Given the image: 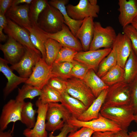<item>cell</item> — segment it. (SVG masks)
<instances>
[{
  "instance_id": "816d5d0a",
  "label": "cell",
  "mask_w": 137,
  "mask_h": 137,
  "mask_svg": "<svg viewBox=\"0 0 137 137\" xmlns=\"http://www.w3.org/2000/svg\"><path fill=\"white\" fill-rule=\"evenodd\" d=\"M134 121L136 123L137 126V114L134 115Z\"/></svg>"
},
{
  "instance_id": "7402d4cb",
  "label": "cell",
  "mask_w": 137,
  "mask_h": 137,
  "mask_svg": "<svg viewBox=\"0 0 137 137\" xmlns=\"http://www.w3.org/2000/svg\"><path fill=\"white\" fill-rule=\"evenodd\" d=\"M49 5L58 9L62 14L65 24L75 36L81 26L83 20H74L68 15L66 6L69 2L68 0H51L48 1Z\"/></svg>"
},
{
  "instance_id": "f1b7e54d",
  "label": "cell",
  "mask_w": 137,
  "mask_h": 137,
  "mask_svg": "<svg viewBox=\"0 0 137 137\" xmlns=\"http://www.w3.org/2000/svg\"><path fill=\"white\" fill-rule=\"evenodd\" d=\"M44 45L46 52L45 61L48 65L52 66L62 47L57 41L50 38L47 39Z\"/></svg>"
},
{
  "instance_id": "d6a6232c",
  "label": "cell",
  "mask_w": 137,
  "mask_h": 137,
  "mask_svg": "<svg viewBox=\"0 0 137 137\" xmlns=\"http://www.w3.org/2000/svg\"><path fill=\"white\" fill-rule=\"evenodd\" d=\"M48 4L47 0H33L30 5L29 12V16L31 25H38L39 16Z\"/></svg>"
},
{
  "instance_id": "603a6c76",
  "label": "cell",
  "mask_w": 137,
  "mask_h": 137,
  "mask_svg": "<svg viewBox=\"0 0 137 137\" xmlns=\"http://www.w3.org/2000/svg\"><path fill=\"white\" fill-rule=\"evenodd\" d=\"M108 89L103 90L101 92L91 105L77 119L78 120L87 122L97 119L98 117L101 107L106 96Z\"/></svg>"
},
{
  "instance_id": "ffe728a7",
  "label": "cell",
  "mask_w": 137,
  "mask_h": 137,
  "mask_svg": "<svg viewBox=\"0 0 137 137\" xmlns=\"http://www.w3.org/2000/svg\"><path fill=\"white\" fill-rule=\"evenodd\" d=\"M8 63L3 58H0V71L7 79L6 85L4 89V97L7 96L20 84L26 82L28 78H24L15 75L8 66Z\"/></svg>"
},
{
  "instance_id": "30bf717a",
  "label": "cell",
  "mask_w": 137,
  "mask_h": 137,
  "mask_svg": "<svg viewBox=\"0 0 137 137\" xmlns=\"http://www.w3.org/2000/svg\"><path fill=\"white\" fill-rule=\"evenodd\" d=\"M25 48V52L21 59L10 67L12 70L16 71L20 76L28 78L42 56L41 54Z\"/></svg>"
},
{
  "instance_id": "cb8c5ba5",
  "label": "cell",
  "mask_w": 137,
  "mask_h": 137,
  "mask_svg": "<svg viewBox=\"0 0 137 137\" xmlns=\"http://www.w3.org/2000/svg\"><path fill=\"white\" fill-rule=\"evenodd\" d=\"M61 103L72 116L78 119L86 110L87 108L81 101L65 92L61 94Z\"/></svg>"
},
{
  "instance_id": "c3c4849f",
  "label": "cell",
  "mask_w": 137,
  "mask_h": 137,
  "mask_svg": "<svg viewBox=\"0 0 137 137\" xmlns=\"http://www.w3.org/2000/svg\"><path fill=\"white\" fill-rule=\"evenodd\" d=\"M3 131H0V137H12V133L13 131L10 130L4 132Z\"/></svg>"
},
{
  "instance_id": "ac0fdd59",
  "label": "cell",
  "mask_w": 137,
  "mask_h": 137,
  "mask_svg": "<svg viewBox=\"0 0 137 137\" xmlns=\"http://www.w3.org/2000/svg\"><path fill=\"white\" fill-rule=\"evenodd\" d=\"M30 5L25 4L11 6L8 10L6 17L25 28L31 26L29 16Z\"/></svg>"
},
{
  "instance_id": "836d02e7",
  "label": "cell",
  "mask_w": 137,
  "mask_h": 137,
  "mask_svg": "<svg viewBox=\"0 0 137 137\" xmlns=\"http://www.w3.org/2000/svg\"><path fill=\"white\" fill-rule=\"evenodd\" d=\"M38 99L43 104L61 102V94L47 85L41 90V93Z\"/></svg>"
},
{
  "instance_id": "3957f363",
  "label": "cell",
  "mask_w": 137,
  "mask_h": 137,
  "mask_svg": "<svg viewBox=\"0 0 137 137\" xmlns=\"http://www.w3.org/2000/svg\"><path fill=\"white\" fill-rule=\"evenodd\" d=\"M72 116L61 103L48 104L46 117V130L53 132L62 129Z\"/></svg>"
},
{
  "instance_id": "83f0119b",
  "label": "cell",
  "mask_w": 137,
  "mask_h": 137,
  "mask_svg": "<svg viewBox=\"0 0 137 137\" xmlns=\"http://www.w3.org/2000/svg\"><path fill=\"white\" fill-rule=\"evenodd\" d=\"M36 113L37 111L33 109L32 103L30 102H25L21 112V121L27 128L31 129L34 127Z\"/></svg>"
},
{
  "instance_id": "8992f818",
  "label": "cell",
  "mask_w": 137,
  "mask_h": 137,
  "mask_svg": "<svg viewBox=\"0 0 137 137\" xmlns=\"http://www.w3.org/2000/svg\"><path fill=\"white\" fill-rule=\"evenodd\" d=\"M66 81V92L81 101L87 108L96 98L82 80L72 77Z\"/></svg>"
},
{
  "instance_id": "5b68a950",
  "label": "cell",
  "mask_w": 137,
  "mask_h": 137,
  "mask_svg": "<svg viewBox=\"0 0 137 137\" xmlns=\"http://www.w3.org/2000/svg\"><path fill=\"white\" fill-rule=\"evenodd\" d=\"M117 36L111 26L103 27L100 22H94V36L89 50H97L101 48H112Z\"/></svg>"
},
{
  "instance_id": "ee69618b",
  "label": "cell",
  "mask_w": 137,
  "mask_h": 137,
  "mask_svg": "<svg viewBox=\"0 0 137 137\" xmlns=\"http://www.w3.org/2000/svg\"><path fill=\"white\" fill-rule=\"evenodd\" d=\"M13 0H0V12L5 15L12 6Z\"/></svg>"
},
{
  "instance_id": "74e56055",
  "label": "cell",
  "mask_w": 137,
  "mask_h": 137,
  "mask_svg": "<svg viewBox=\"0 0 137 137\" xmlns=\"http://www.w3.org/2000/svg\"><path fill=\"white\" fill-rule=\"evenodd\" d=\"M46 85L57 91L61 94L66 92V80L58 77H51Z\"/></svg>"
},
{
  "instance_id": "4fadbf2b",
  "label": "cell",
  "mask_w": 137,
  "mask_h": 137,
  "mask_svg": "<svg viewBox=\"0 0 137 137\" xmlns=\"http://www.w3.org/2000/svg\"><path fill=\"white\" fill-rule=\"evenodd\" d=\"M36 105L38 115L35 126L32 129H25L23 134L26 137H47L46 121L48 104H43L38 99Z\"/></svg>"
},
{
  "instance_id": "484cf974",
  "label": "cell",
  "mask_w": 137,
  "mask_h": 137,
  "mask_svg": "<svg viewBox=\"0 0 137 137\" xmlns=\"http://www.w3.org/2000/svg\"><path fill=\"white\" fill-rule=\"evenodd\" d=\"M29 31L30 41L34 46L41 53L42 58L45 60L46 52L44 43L47 38L42 33L38 25H31L25 28Z\"/></svg>"
},
{
  "instance_id": "d6986e66",
  "label": "cell",
  "mask_w": 137,
  "mask_h": 137,
  "mask_svg": "<svg viewBox=\"0 0 137 137\" xmlns=\"http://www.w3.org/2000/svg\"><path fill=\"white\" fill-rule=\"evenodd\" d=\"M118 5V21L123 28L131 24L137 16V0H119Z\"/></svg>"
},
{
  "instance_id": "681fc988",
  "label": "cell",
  "mask_w": 137,
  "mask_h": 137,
  "mask_svg": "<svg viewBox=\"0 0 137 137\" xmlns=\"http://www.w3.org/2000/svg\"><path fill=\"white\" fill-rule=\"evenodd\" d=\"M131 24L137 31V16L133 19Z\"/></svg>"
},
{
  "instance_id": "d590c367",
  "label": "cell",
  "mask_w": 137,
  "mask_h": 137,
  "mask_svg": "<svg viewBox=\"0 0 137 137\" xmlns=\"http://www.w3.org/2000/svg\"><path fill=\"white\" fill-rule=\"evenodd\" d=\"M78 52L72 48L62 47L59 52L54 62H72Z\"/></svg>"
},
{
  "instance_id": "9a60e30c",
  "label": "cell",
  "mask_w": 137,
  "mask_h": 137,
  "mask_svg": "<svg viewBox=\"0 0 137 137\" xmlns=\"http://www.w3.org/2000/svg\"><path fill=\"white\" fill-rule=\"evenodd\" d=\"M112 48L78 52L74 60L84 64L96 72L100 63L110 53Z\"/></svg>"
},
{
  "instance_id": "8d00e7d4",
  "label": "cell",
  "mask_w": 137,
  "mask_h": 137,
  "mask_svg": "<svg viewBox=\"0 0 137 137\" xmlns=\"http://www.w3.org/2000/svg\"><path fill=\"white\" fill-rule=\"evenodd\" d=\"M73 66L71 72V76L82 80L91 68L84 64L74 60L72 62Z\"/></svg>"
},
{
  "instance_id": "f35d334b",
  "label": "cell",
  "mask_w": 137,
  "mask_h": 137,
  "mask_svg": "<svg viewBox=\"0 0 137 137\" xmlns=\"http://www.w3.org/2000/svg\"><path fill=\"white\" fill-rule=\"evenodd\" d=\"M123 33L130 39L132 49L137 55V31L131 25L129 24L123 28Z\"/></svg>"
},
{
  "instance_id": "e0dca14e",
  "label": "cell",
  "mask_w": 137,
  "mask_h": 137,
  "mask_svg": "<svg viewBox=\"0 0 137 137\" xmlns=\"http://www.w3.org/2000/svg\"><path fill=\"white\" fill-rule=\"evenodd\" d=\"M113 46L116 51L117 64L124 69L132 49L131 41L126 35L119 33Z\"/></svg>"
},
{
  "instance_id": "2e32d148",
  "label": "cell",
  "mask_w": 137,
  "mask_h": 137,
  "mask_svg": "<svg viewBox=\"0 0 137 137\" xmlns=\"http://www.w3.org/2000/svg\"><path fill=\"white\" fill-rule=\"evenodd\" d=\"M0 49L3 52L4 59L11 65L19 62L24 56L26 48L10 37L4 44H1Z\"/></svg>"
},
{
  "instance_id": "bcb514c9",
  "label": "cell",
  "mask_w": 137,
  "mask_h": 137,
  "mask_svg": "<svg viewBox=\"0 0 137 137\" xmlns=\"http://www.w3.org/2000/svg\"><path fill=\"white\" fill-rule=\"evenodd\" d=\"M128 131L121 130L115 132L114 137H130Z\"/></svg>"
},
{
  "instance_id": "4dcf8cb0",
  "label": "cell",
  "mask_w": 137,
  "mask_h": 137,
  "mask_svg": "<svg viewBox=\"0 0 137 137\" xmlns=\"http://www.w3.org/2000/svg\"><path fill=\"white\" fill-rule=\"evenodd\" d=\"M73 66L72 62H54L52 65V74L54 77L66 80L72 77L71 72Z\"/></svg>"
},
{
  "instance_id": "7bdbcfd3",
  "label": "cell",
  "mask_w": 137,
  "mask_h": 137,
  "mask_svg": "<svg viewBox=\"0 0 137 137\" xmlns=\"http://www.w3.org/2000/svg\"><path fill=\"white\" fill-rule=\"evenodd\" d=\"M7 23V18L5 15L0 12V41L1 42L5 41L8 38V36L3 32V30Z\"/></svg>"
},
{
  "instance_id": "1f68e13d",
  "label": "cell",
  "mask_w": 137,
  "mask_h": 137,
  "mask_svg": "<svg viewBox=\"0 0 137 137\" xmlns=\"http://www.w3.org/2000/svg\"><path fill=\"white\" fill-rule=\"evenodd\" d=\"M124 69L117 64L101 78L110 86L124 80Z\"/></svg>"
},
{
  "instance_id": "7a4b0ae2",
  "label": "cell",
  "mask_w": 137,
  "mask_h": 137,
  "mask_svg": "<svg viewBox=\"0 0 137 137\" xmlns=\"http://www.w3.org/2000/svg\"><path fill=\"white\" fill-rule=\"evenodd\" d=\"M64 24V20L60 11L48 3L39 16L38 26L47 33H54L61 30Z\"/></svg>"
},
{
  "instance_id": "7c38bea8",
  "label": "cell",
  "mask_w": 137,
  "mask_h": 137,
  "mask_svg": "<svg viewBox=\"0 0 137 137\" xmlns=\"http://www.w3.org/2000/svg\"><path fill=\"white\" fill-rule=\"evenodd\" d=\"M7 25L4 29V32L8 37L13 39L25 47L41 54L31 43L28 31L10 19L7 18Z\"/></svg>"
},
{
  "instance_id": "b9f144b4",
  "label": "cell",
  "mask_w": 137,
  "mask_h": 137,
  "mask_svg": "<svg viewBox=\"0 0 137 137\" xmlns=\"http://www.w3.org/2000/svg\"><path fill=\"white\" fill-rule=\"evenodd\" d=\"M78 128L74 127L67 123L65 124L64 126L61 129L60 132L56 136L53 135V132L50 133L49 137H67L70 133L76 131Z\"/></svg>"
},
{
  "instance_id": "5bb4252c",
  "label": "cell",
  "mask_w": 137,
  "mask_h": 137,
  "mask_svg": "<svg viewBox=\"0 0 137 137\" xmlns=\"http://www.w3.org/2000/svg\"><path fill=\"white\" fill-rule=\"evenodd\" d=\"M41 30L43 34L47 38H50L56 40L62 47L70 48L78 52L83 50L81 42L65 24L63 25L61 30L55 33H48Z\"/></svg>"
},
{
  "instance_id": "e575fe53",
  "label": "cell",
  "mask_w": 137,
  "mask_h": 137,
  "mask_svg": "<svg viewBox=\"0 0 137 137\" xmlns=\"http://www.w3.org/2000/svg\"><path fill=\"white\" fill-rule=\"evenodd\" d=\"M41 90L33 86L25 83L21 88L18 89V93L15 100L20 102L24 101L26 98L30 99L40 96Z\"/></svg>"
},
{
  "instance_id": "44dd1931",
  "label": "cell",
  "mask_w": 137,
  "mask_h": 137,
  "mask_svg": "<svg viewBox=\"0 0 137 137\" xmlns=\"http://www.w3.org/2000/svg\"><path fill=\"white\" fill-rule=\"evenodd\" d=\"M94 18L89 17L85 19L79 29L75 37L80 41L83 50H89L94 31Z\"/></svg>"
},
{
  "instance_id": "f907efd6",
  "label": "cell",
  "mask_w": 137,
  "mask_h": 137,
  "mask_svg": "<svg viewBox=\"0 0 137 137\" xmlns=\"http://www.w3.org/2000/svg\"><path fill=\"white\" fill-rule=\"evenodd\" d=\"M128 133L130 137H137V131H132Z\"/></svg>"
},
{
  "instance_id": "52a82bcc",
  "label": "cell",
  "mask_w": 137,
  "mask_h": 137,
  "mask_svg": "<svg viewBox=\"0 0 137 137\" xmlns=\"http://www.w3.org/2000/svg\"><path fill=\"white\" fill-rule=\"evenodd\" d=\"M97 0H80L76 5L69 4L66 6L68 15L73 19L83 20L89 17L97 18L100 7Z\"/></svg>"
},
{
  "instance_id": "f6af8a7d",
  "label": "cell",
  "mask_w": 137,
  "mask_h": 137,
  "mask_svg": "<svg viewBox=\"0 0 137 137\" xmlns=\"http://www.w3.org/2000/svg\"><path fill=\"white\" fill-rule=\"evenodd\" d=\"M115 132L112 131H95L91 137H114Z\"/></svg>"
},
{
  "instance_id": "ab89813d",
  "label": "cell",
  "mask_w": 137,
  "mask_h": 137,
  "mask_svg": "<svg viewBox=\"0 0 137 137\" xmlns=\"http://www.w3.org/2000/svg\"><path fill=\"white\" fill-rule=\"evenodd\" d=\"M131 93L130 105L132 107L134 115L137 114V76L130 84Z\"/></svg>"
},
{
  "instance_id": "60d3db41",
  "label": "cell",
  "mask_w": 137,
  "mask_h": 137,
  "mask_svg": "<svg viewBox=\"0 0 137 137\" xmlns=\"http://www.w3.org/2000/svg\"><path fill=\"white\" fill-rule=\"evenodd\" d=\"M94 132L90 128L82 127L79 130L70 133L67 137H91Z\"/></svg>"
},
{
  "instance_id": "4316f807",
  "label": "cell",
  "mask_w": 137,
  "mask_h": 137,
  "mask_svg": "<svg viewBox=\"0 0 137 137\" xmlns=\"http://www.w3.org/2000/svg\"><path fill=\"white\" fill-rule=\"evenodd\" d=\"M124 81L131 83L137 76V55L132 49L125 66Z\"/></svg>"
},
{
  "instance_id": "8fae6325",
  "label": "cell",
  "mask_w": 137,
  "mask_h": 137,
  "mask_svg": "<svg viewBox=\"0 0 137 137\" xmlns=\"http://www.w3.org/2000/svg\"><path fill=\"white\" fill-rule=\"evenodd\" d=\"M25 102L11 99L4 106L0 117V131H4L11 122L21 121V112Z\"/></svg>"
},
{
  "instance_id": "ba28073f",
  "label": "cell",
  "mask_w": 137,
  "mask_h": 137,
  "mask_svg": "<svg viewBox=\"0 0 137 137\" xmlns=\"http://www.w3.org/2000/svg\"><path fill=\"white\" fill-rule=\"evenodd\" d=\"M68 123L78 128L82 127H88L94 132L112 131L115 132L122 130L117 124L103 117L100 113L97 118L87 122L79 121L72 116Z\"/></svg>"
},
{
  "instance_id": "7dc6e473",
  "label": "cell",
  "mask_w": 137,
  "mask_h": 137,
  "mask_svg": "<svg viewBox=\"0 0 137 137\" xmlns=\"http://www.w3.org/2000/svg\"><path fill=\"white\" fill-rule=\"evenodd\" d=\"M33 0H13L12 6L20 5L22 4L30 5Z\"/></svg>"
},
{
  "instance_id": "f546056e",
  "label": "cell",
  "mask_w": 137,
  "mask_h": 137,
  "mask_svg": "<svg viewBox=\"0 0 137 137\" xmlns=\"http://www.w3.org/2000/svg\"><path fill=\"white\" fill-rule=\"evenodd\" d=\"M117 64L116 51L113 46L111 52L100 63L96 74L101 78Z\"/></svg>"
},
{
  "instance_id": "9c48e42d",
  "label": "cell",
  "mask_w": 137,
  "mask_h": 137,
  "mask_svg": "<svg viewBox=\"0 0 137 137\" xmlns=\"http://www.w3.org/2000/svg\"><path fill=\"white\" fill-rule=\"evenodd\" d=\"M53 77L54 76L52 72V66L48 65L45 60L41 57L37 63L31 75L25 83L41 90Z\"/></svg>"
},
{
  "instance_id": "277c9868",
  "label": "cell",
  "mask_w": 137,
  "mask_h": 137,
  "mask_svg": "<svg viewBox=\"0 0 137 137\" xmlns=\"http://www.w3.org/2000/svg\"><path fill=\"white\" fill-rule=\"evenodd\" d=\"M100 113L103 117L116 123L122 130L127 131L134 120V113L131 105L101 109Z\"/></svg>"
},
{
  "instance_id": "d4e9b609",
  "label": "cell",
  "mask_w": 137,
  "mask_h": 137,
  "mask_svg": "<svg viewBox=\"0 0 137 137\" xmlns=\"http://www.w3.org/2000/svg\"><path fill=\"white\" fill-rule=\"evenodd\" d=\"M83 80L97 98L104 90L108 89L107 85L92 69H90Z\"/></svg>"
},
{
  "instance_id": "6da1fadb",
  "label": "cell",
  "mask_w": 137,
  "mask_h": 137,
  "mask_svg": "<svg viewBox=\"0 0 137 137\" xmlns=\"http://www.w3.org/2000/svg\"><path fill=\"white\" fill-rule=\"evenodd\" d=\"M131 101L130 84L124 80L109 87L101 109L130 105Z\"/></svg>"
}]
</instances>
